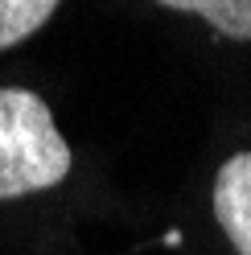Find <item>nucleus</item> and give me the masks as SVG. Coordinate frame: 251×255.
<instances>
[{
  "label": "nucleus",
  "instance_id": "nucleus-3",
  "mask_svg": "<svg viewBox=\"0 0 251 255\" xmlns=\"http://www.w3.org/2000/svg\"><path fill=\"white\" fill-rule=\"evenodd\" d=\"M156 4L177 8V12H198L223 37L251 41V0H156Z\"/></svg>",
  "mask_w": 251,
  "mask_h": 255
},
{
  "label": "nucleus",
  "instance_id": "nucleus-1",
  "mask_svg": "<svg viewBox=\"0 0 251 255\" xmlns=\"http://www.w3.org/2000/svg\"><path fill=\"white\" fill-rule=\"evenodd\" d=\"M74 165L54 111L37 91L0 87V198H25L66 181Z\"/></svg>",
  "mask_w": 251,
  "mask_h": 255
},
{
  "label": "nucleus",
  "instance_id": "nucleus-2",
  "mask_svg": "<svg viewBox=\"0 0 251 255\" xmlns=\"http://www.w3.org/2000/svg\"><path fill=\"white\" fill-rule=\"evenodd\" d=\"M214 218L231 247L251 255V152H235L214 177Z\"/></svg>",
  "mask_w": 251,
  "mask_h": 255
},
{
  "label": "nucleus",
  "instance_id": "nucleus-4",
  "mask_svg": "<svg viewBox=\"0 0 251 255\" xmlns=\"http://www.w3.org/2000/svg\"><path fill=\"white\" fill-rule=\"evenodd\" d=\"M58 4L62 0H0V50H12L17 41L33 37Z\"/></svg>",
  "mask_w": 251,
  "mask_h": 255
}]
</instances>
